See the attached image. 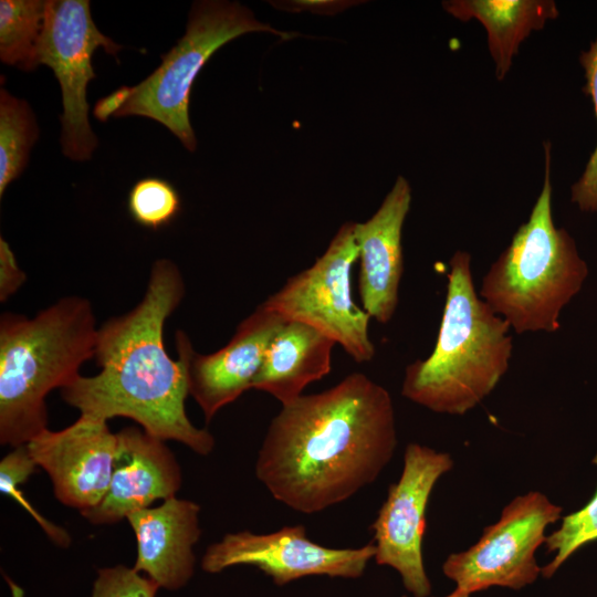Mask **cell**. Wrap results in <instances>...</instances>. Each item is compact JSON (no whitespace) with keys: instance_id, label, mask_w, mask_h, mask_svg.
Listing matches in <instances>:
<instances>
[{"instance_id":"obj_1","label":"cell","mask_w":597,"mask_h":597,"mask_svg":"<svg viewBox=\"0 0 597 597\" xmlns=\"http://www.w3.org/2000/svg\"><path fill=\"white\" fill-rule=\"evenodd\" d=\"M397 443L390 394L365 374L352 373L282 406L262 441L255 475L276 501L318 513L371 484Z\"/></svg>"},{"instance_id":"obj_2","label":"cell","mask_w":597,"mask_h":597,"mask_svg":"<svg viewBox=\"0 0 597 597\" xmlns=\"http://www.w3.org/2000/svg\"><path fill=\"white\" fill-rule=\"evenodd\" d=\"M185 293L178 265L169 259L156 260L138 304L98 327L94 358L100 373L78 375L61 395L82 417L106 422L129 418L154 437L207 455L214 438L189 420L186 371L178 358L168 355L164 341L166 321Z\"/></svg>"},{"instance_id":"obj_3","label":"cell","mask_w":597,"mask_h":597,"mask_svg":"<svg viewBox=\"0 0 597 597\" xmlns=\"http://www.w3.org/2000/svg\"><path fill=\"white\" fill-rule=\"evenodd\" d=\"M98 327L90 300L61 297L29 318L0 316V443L27 444L48 429L46 396L94 358Z\"/></svg>"},{"instance_id":"obj_4","label":"cell","mask_w":597,"mask_h":597,"mask_svg":"<svg viewBox=\"0 0 597 597\" xmlns=\"http://www.w3.org/2000/svg\"><path fill=\"white\" fill-rule=\"evenodd\" d=\"M509 323L475 292L471 255L450 260L442 318L434 348L405 369L401 395L433 412L464 415L491 394L509 369Z\"/></svg>"},{"instance_id":"obj_5","label":"cell","mask_w":597,"mask_h":597,"mask_svg":"<svg viewBox=\"0 0 597 597\" xmlns=\"http://www.w3.org/2000/svg\"><path fill=\"white\" fill-rule=\"evenodd\" d=\"M544 148V184L530 219L492 263L480 289V297L517 334L556 332L562 310L588 275L574 239L554 224L549 144Z\"/></svg>"},{"instance_id":"obj_6","label":"cell","mask_w":597,"mask_h":597,"mask_svg":"<svg viewBox=\"0 0 597 597\" xmlns=\"http://www.w3.org/2000/svg\"><path fill=\"white\" fill-rule=\"evenodd\" d=\"M249 32H270L283 39L296 35L260 22L238 2H195L185 34L150 75L132 86L129 98L114 117L138 115L157 121L193 151L197 142L189 119L193 81L218 49Z\"/></svg>"},{"instance_id":"obj_7","label":"cell","mask_w":597,"mask_h":597,"mask_svg":"<svg viewBox=\"0 0 597 597\" xmlns=\"http://www.w3.org/2000/svg\"><path fill=\"white\" fill-rule=\"evenodd\" d=\"M358 255L355 222H346L310 268L291 276L262 304L285 320L320 331L356 363L370 362L376 353L369 337L370 316L352 295V269Z\"/></svg>"},{"instance_id":"obj_8","label":"cell","mask_w":597,"mask_h":597,"mask_svg":"<svg viewBox=\"0 0 597 597\" xmlns=\"http://www.w3.org/2000/svg\"><path fill=\"white\" fill-rule=\"evenodd\" d=\"M561 514L562 507L542 492L519 495L474 545L450 554L442 572L469 595L492 586L517 590L533 584L542 572L535 552L545 543L546 527Z\"/></svg>"},{"instance_id":"obj_9","label":"cell","mask_w":597,"mask_h":597,"mask_svg":"<svg viewBox=\"0 0 597 597\" xmlns=\"http://www.w3.org/2000/svg\"><path fill=\"white\" fill-rule=\"evenodd\" d=\"M102 46L116 55L122 46L104 35L94 23L90 1H48L44 27L36 46V65L50 67L62 92L63 154L77 161L92 157L97 138L88 122L86 88L96 75L92 56Z\"/></svg>"},{"instance_id":"obj_10","label":"cell","mask_w":597,"mask_h":597,"mask_svg":"<svg viewBox=\"0 0 597 597\" xmlns=\"http://www.w3.org/2000/svg\"><path fill=\"white\" fill-rule=\"evenodd\" d=\"M452 467L449 453L409 443L400 478L389 486L371 525L375 562L397 570L405 588L415 597H428L431 593L422 556L426 510L434 484Z\"/></svg>"},{"instance_id":"obj_11","label":"cell","mask_w":597,"mask_h":597,"mask_svg":"<svg viewBox=\"0 0 597 597\" xmlns=\"http://www.w3.org/2000/svg\"><path fill=\"white\" fill-rule=\"evenodd\" d=\"M375 553L373 543L356 548L320 545L307 537L305 526L293 525L268 534L228 533L207 547L201 567L217 574L232 566L250 565L283 586L306 576L358 578Z\"/></svg>"},{"instance_id":"obj_12","label":"cell","mask_w":597,"mask_h":597,"mask_svg":"<svg viewBox=\"0 0 597 597\" xmlns=\"http://www.w3.org/2000/svg\"><path fill=\"white\" fill-rule=\"evenodd\" d=\"M285 318L263 304L239 323L230 341L211 354L196 352L181 329L175 335L189 395L209 422L224 406L252 388L266 348Z\"/></svg>"},{"instance_id":"obj_13","label":"cell","mask_w":597,"mask_h":597,"mask_svg":"<svg viewBox=\"0 0 597 597\" xmlns=\"http://www.w3.org/2000/svg\"><path fill=\"white\" fill-rule=\"evenodd\" d=\"M27 447L35 464L50 476L62 504L83 513L104 499L117 447V433L106 421L80 416L64 429L43 430Z\"/></svg>"},{"instance_id":"obj_14","label":"cell","mask_w":597,"mask_h":597,"mask_svg":"<svg viewBox=\"0 0 597 597\" xmlns=\"http://www.w3.org/2000/svg\"><path fill=\"white\" fill-rule=\"evenodd\" d=\"M116 433L108 490L95 507L81 513L96 525L117 523L157 500L174 498L182 482L180 465L164 440L136 427Z\"/></svg>"},{"instance_id":"obj_15","label":"cell","mask_w":597,"mask_h":597,"mask_svg":"<svg viewBox=\"0 0 597 597\" xmlns=\"http://www.w3.org/2000/svg\"><path fill=\"white\" fill-rule=\"evenodd\" d=\"M410 203V186L399 176L376 213L355 223L362 307L380 324L392 318L398 305L404 272L401 232Z\"/></svg>"},{"instance_id":"obj_16","label":"cell","mask_w":597,"mask_h":597,"mask_svg":"<svg viewBox=\"0 0 597 597\" xmlns=\"http://www.w3.org/2000/svg\"><path fill=\"white\" fill-rule=\"evenodd\" d=\"M199 514V504L176 496L130 513L126 520L137 543L133 568L159 588L184 587L195 572L193 546L201 535Z\"/></svg>"},{"instance_id":"obj_17","label":"cell","mask_w":597,"mask_h":597,"mask_svg":"<svg viewBox=\"0 0 597 597\" xmlns=\"http://www.w3.org/2000/svg\"><path fill=\"white\" fill-rule=\"evenodd\" d=\"M335 342L314 327L285 320L270 342L252 389L270 394L282 406L331 371Z\"/></svg>"},{"instance_id":"obj_18","label":"cell","mask_w":597,"mask_h":597,"mask_svg":"<svg viewBox=\"0 0 597 597\" xmlns=\"http://www.w3.org/2000/svg\"><path fill=\"white\" fill-rule=\"evenodd\" d=\"M442 6L461 21L476 19L482 23L495 63V76L500 81L511 69L524 39L558 15L552 0H451Z\"/></svg>"},{"instance_id":"obj_19","label":"cell","mask_w":597,"mask_h":597,"mask_svg":"<svg viewBox=\"0 0 597 597\" xmlns=\"http://www.w3.org/2000/svg\"><path fill=\"white\" fill-rule=\"evenodd\" d=\"M48 1H0V60L23 71L35 69L36 46L44 27Z\"/></svg>"},{"instance_id":"obj_20","label":"cell","mask_w":597,"mask_h":597,"mask_svg":"<svg viewBox=\"0 0 597 597\" xmlns=\"http://www.w3.org/2000/svg\"><path fill=\"white\" fill-rule=\"evenodd\" d=\"M39 127L29 104L0 91V197L24 170Z\"/></svg>"},{"instance_id":"obj_21","label":"cell","mask_w":597,"mask_h":597,"mask_svg":"<svg viewBox=\"0 0 597 597\" xmlns=\"http://www.w3.org/2000/svg\"><path fill=\"white\" fill-rule=\"evenodd\" d=\"M181 208L177 189L166 179L147 177L136 181L128 192L127 210L140 227L158 230L172 222Z\"/></svg>"},{"instance_id":"obj_22","label":"cell","mask_w":597,"mask_h":597,"mask_svg":"<svg viewBox=\"0 0 597 597\" xmlns=\"http://www.w3.org/2000/svg\"><path fill=\"white\" fill-rule=\"evenodd\" d=\"M597 465V453L593 459ZM597 541V489L591 499L578 511L565 517L558 530L546 536L545 545L554 558L542 568L545 578L556 570L584 545Z\"/></svg>"},{"instance_id":"obj_23","label":"cell","mask_w":597,"mask_h":597,"mask_svg":"<svg viewBox=\"0 0 597 597\" xmlns=\"http://www.w3.org/2000/svg\"><path fill=\"white\" fill-rule=\"evenodd\" d=\"M36 467L27 444L13 448L0 462V491L23 506L55 544L67 547L71 542L69 533L44 519L19 489L35 471Z\"/></svg>"},{"instance_id":"obj_24","label":"cell","mask_w":597,"mask_h":597,"mask_svg":"<svg viewBox=\"0 0 597 597\" xmlns=\"http://www.w3.org/2000/svg\"><path fill=\"white\" fill-rule=\"evenodd\" d=\"M579 61L586 78L584 91L590 96L597 116V38L582 52ZM570 199L582 211H597V145L582 176L572 186Z\"/></svg>"},{"instance_id":"obj_25","label":"cell","mask_w":597,"mask_h":597,"mask_svg":"<svg viewBox=\"0 0 597 597\" xmlns=\"http://www.w3.org/2000/svg\"><path fill=\"white\" fill-rule=\"evenodd\" d=\"M158 588L148 577L121 564L98 569L92 597H156Z\"/></svg>"},{"instance_id":"obj_26","label":"cell","mask_w":597,"mask_h":597,"mask_svg":"<svg viewBox=\"0 0 597 597\" xmlns=\"http://www.w3.org/2000/svg\"><path fill=\"white\" fill-rule=\"evenodd\" d=\"M27 281L10 244L0 237V302H7Z\"/></svg>"},{"instance_id":"obj_27","label":"cell","mask_w":597,"mask_h":597,"mask_svg":"<svg viewBox=\"0 0 597 597\" xmlns=\"http://www.w3.org/2000/svg\"><path fill=\"white\" fill-rule=\"evenodd\" d=\"M130 94L132 86L124 85L112 92L109 95L98 100L94 106V116L101 122H106L111 115L114 116L116 112L123 107Z\"/></svg>"},{"instance_id":"obj_28","label":"cell","mask_w":597,"mask_h":597,"mask_svg":"<svg viewBox=\"0 0 597 597\" xmlns=\"http://www.w3.org/2000/svg\"><path fill=\"white\" fill-rule=\"evenodd\" d=\"M469 596H470L469 594L455 588L451 594L444 597H469ZM402 597H407V596H402Z\"/></svg>"}]
</instances>
